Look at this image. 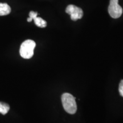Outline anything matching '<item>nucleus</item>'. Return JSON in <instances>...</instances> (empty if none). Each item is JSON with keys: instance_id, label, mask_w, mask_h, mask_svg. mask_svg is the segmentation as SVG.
<instances>
[{"instance_id": "3", "label": "nucleus", "mask_w": 123, "mask_h": 123, "mask_svg": "<svg viewBox=\"0 0 123 123\" xmlns=\"http://www.w3.org/2000/svg\"><path fill=\"white\" fill-rule=\"evenodd\" d=\"M119 0H110L108 13L113 18H118L123 13V9L119 5Z\"/></svg>"}, {"instance_id": "1", "label": "nucleus", "mask_w": 123, "mask_h": 123, "mask_svg": "<svg viewBox=\"0 0 123 123\" xmlns=\"http://www.w3.org/2000/svg\"><path fill=\"white\" fill-rule=\"evenodd\" d=\"M62 102L64 110L67 113L73 115L77 111V105L75 98L69 93H64L62 96Z\"/></svg>"}, {"instance_id": "6", "label": "nucleus", "mask_w": 123, "mask_h": 123, "mask_svg": "<svg viewBox=\"0 0 123 123\" xmlns=\"http://www.w3.org/2000/svg\"><path fill=\"white\" fill-rule=\"evenodd\" d=\"M34 21L35 24L37 26L41 28H44V27H46L47 26V22L46 21H44V19H43L41 17H35L33 19Z\"/></svg>"}, {"instance_id": "5", "label": "nucleus", "mask_w": 123, "mask_h": 123, "mask_svg": "<svg viewBox=\"0 0 123 123\" xmlns=\"http://www.w3.org/2000/svg\"><path fill=\"white\" fill-rule=\"evenodd\" d=\"M11 12L10 6L6 3H0V16L9 14Z\"/></svg>"}, {"instance_id": "10", "label": "nucleus", "mask_w": 123, "mask_h": 123, "mask_svg": "<svg viewBox=\"0 0 123 123\" xmlns=\"http://www.w3.org/2000/svg\"><path fill=\"white\" fill-rule=\"evenodd\" d=\"M32 20H33V19H31V18H27V21H28V22H31V21H32Z\"/></svg>"}, {"instance_id": "4", "label": "nucleus", "mask_w": 123, "mask_h": 123, "mask_svg": "<svg viewBox=\"0 0 123 123\" xmlns=\"http://www.w3.org/2000/svg\"><path fill=\"white\" fill-rule=\"evenodd\" d=\"M66 12L71 15V18L73 21L81 19L83 16V12L82 9L73 5H70L66 9Z\"/></svg>"}, {"instance_id": "8", "label": "nucleus", "mask_w": 123, "mask_h": 123, "mask_svg": "<svg viewBox=\"0 0 123 123\" xmlns=\"http://www.w3.org/2000/svg\"><path fill=\"white\" fill-rule=\"evenodd\" d=\"M119 91L120 95L123 97V80H121L119 84Z\"/></svg>"}, {"instance_id": "2", "label": "nucleus", "mask_w": 123, "mask_h": 123, "mask_svg": "<svg viewBox=\"0 0 123 123\" xmlns=\"http://www.w3.org/2000/svg\"><path fill=\"white\" fill-rule=\"evenodd\" d=\"M35 46V42L33 40L28 39L24 41L20 47L19 54L24 59H30L33 56Z\"/></svg>"}, {"instance_id": "7", "label": "nucleus", "mask_w": 123, "mask_h": 123, "mask_svg": "<svg viewBox=\"0 0 123 123\" xmlns=\"http://www.w3.org/2000/svg\"><path fill=\"white\" fill-rule=\"evenodd\" d=\"M10 110V106L5 103L0 101V113L2 115H6Z\"/></svg>"}, {"instance_id": "9", "label": "nucleus", "mask_w": 123, "mask_h": 123, "mask_svg": "<svg viewBox=\"0 0 123 123\" xmlns=\"http://www.w3.org/2000/svg\"><path fill=\"white\" fill-rule=\"evenodd\" d=\"M37 15H38L37 12L31 11L30 13H29V17L31 18V19H33V20L34 18L37 17Z\"/></svg>"}]
</instances>
